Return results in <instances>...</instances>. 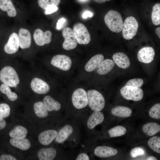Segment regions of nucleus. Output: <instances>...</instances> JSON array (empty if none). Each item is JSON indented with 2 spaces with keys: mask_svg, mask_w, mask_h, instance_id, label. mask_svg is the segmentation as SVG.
Segmentation results:
<instances>
[{
  "mask_svg": "<svg viewBox=\"0 0 160 160\" xmlns=\"http://www.w3.org/2000/svg\"><path fill=\"white\" fill-rule=\"evenodd\" d=\"M104 20L107 27L112 31L117 33L122 30L123 20L121 15L117 11L109 10L105 15Z\"/></svg>",
  "mask_w": 160,
  "mask_h": 160,
  "instance_id": "obj_1",
  "label": "nucleus"
},
{
  "mask_svg": "<svg viewBox=\"0 0 160 160\" xmlns=\"http://www.w3.org/2000/svg\"><path fill=\"white\" fill-rule=\"evenodd\" d=\"M0 80L4 84L11 87H16L20 83L18 76L15 69L6 66L0 71Z\"/></svg>",
  "mask_w": 160,
  "mask_h": 160,
  "instance_id": "obj_2",
  "label": "nucleus"
},
{
  "mask_svg": "<svg viewBox=\"0 0 160 160\" xmlns=\"http://www.w3.org/2000/svg\"><path fill=\"white\" fill-rule=\"evenodd\" d=\"M87 93L88 104L93 111H100L104 108L105 100L103 95L98 91L94 89L88 91Z\"/></svg>",
  "mask_w": 160,
  "mask_h": 160,
  "instance_id": "obj_3",
  "label": "nucleus"
},
{
  "mask_svg": "<svg viewBox=\"0 0 160 160\" xmlns=\"http://www.w3.org/2000/svg\"><path fill=\"white\" fill-rule=\"evenodd\" d=\"M138 26V22L135 17H127L123 24L122 33L124 38L127 40L132 39L137 33Z\"/></svg>",
  "mask_w": 160,
  "mask_h": 160,
  "instance_id": "obj_4",
  "label": "nucleus"
},
{
  "mask_svg": "<svg viewBox=\"0 0 160 160\" xmlns=\"http://www.w3.org/2000/svg\"><path fill=\"white\" fill-rule=\"evenodd\" d=\"M73 30L76 39L81 44H88L91 40L90 33L86 27L81 23L75 24Z\"/></svg>",
  "mask_w": 160,
  "mask_h": 160,
  "instance_id": "obj_5",
  "label": "nucleus"
},
{
  "mask_svg": "<svg viewBox=\"0 0 160 160\" xmlns=\"http://www.w3.org/2000/svg\"><path fill=\"white\" fill-rule=\"evenodd\" d=\"M120 93L125 99L128 100L139 101L143 97V90L140 88L125 86L120 89Z\"/></svg>",
  "mask_w": 160,
  "mask_h": 160,
  "instance_id": "obj_6",
  "label": "nucleus"
},
{
  "mask_svg": "<svg viewBox=\"0 0 160 160\" xmlns=\"http://www.w3.org/2000/svg\"><path fill=\"white\" fill-rule=\"evenodd\" d=\"M72 101L74 106L81 109L86 107L88 104L87 93L83 89L78 88L73 92Z\"/></svg>",
  "mask_w": 160,
  "mask_h": 160,
  "instance_id": "obj_7",
  "label": "nucleus"
},
{
  "mask_svg": "<svg viewBox=\"0 0 160 160\" xmlns=\"http://www.w3.org/2000/svg\"><path fill=\"white\" fill-rule=\"evenodd\" d=\"M65 40L63 44V48L67 50L75 48L77 45L73 30L69 27L65 28L62 32Z\"/></svg>",
  "mask_w": 160,
  "mask_h": 160,
  "instance_id": "obj_8",
  "label": "nucleus"
},
{
  "mask_svg": "<svg viewBox=\"0 0 160 160\" xmlns=\"http://www.w3.org/2000/svg\"><path fill=\"white\" fill-rule=\"evenodd\" d=\"M51 64L62 70L67 71L70 68L72 61L68 56L62 55H57L52 58Z\"/></svg>",
  "mask_w": 160,
  "mask_h": 160,
  "instance_id": "obj_9",
  "label": "nucleus"
},
{
  "mask_svg": "<svg viewBox=\"0 0 160 160\" xmlns=\"http://www.w3.org/2000/svg\"><path fill=\"white\" fill-rule=\"evenodd\" d=\"M52 36V33L51 31L47 30L44 32L41 29L37 28L34 31L33 37L37 45L42 46L51 42Z\"/></svg>",
  "mask_w": 160,
  "mask_h": 160,
  "instance_id": "obj_10",
  "label": "nucleus"
},
{
  "mask_svg": "<svg viewBox=\"0 0 160 160\" xmlns=\"http://www.w3.org/2000/svg\"><path fill=\"white\" fill-rule=\"evenodd\" d=\"M30 85L32 90L38 94H46L50 90V87L48 84L43 80L37 78L32 79Z\"/></svg>",
  "mask_w": 160,
  "mask_h": 160,
  "instance_id": "obj_11",
  "label": "nucleus"
},
{
  "mask_svg": "<svg viewBox=\"0 0 160 160\" xmlns=\"http://www.w3.org/2000/svg\"><path fill=\"white\" fill-rule=\"evenodd\" d=\"M155 52L153 48L151 47H143L137 53L139 61L145 63H149L153 60Z\"/></svg>",
  "mask_w": 160,
  "mask_h": 160,
  "instance_id": "obj_12",
  "label": "nucleus"
},
{
  "mask_svg": "<svg viewBox=\"0 0 160 160\" xmlns=\"http://www.w3.org/2000/svg\"><path fill=\"white\" fill-rule=\"evenodd\" d=\"M19 47L18 35L14 32L10 35L7 42L4 46V49L7 54H11L16 52Z\"/></svg>",
  "mask_w": 160,
  "mask_h": 160,
  "instance_id": "obj_13",
  "label": "nucleus"
},
{
  "mask_svg": "<svg viewBox=\"0 0 160 160\" xmlns=\"http://www.w3.org/2000/svg\"><path fill=\"white\" fill-rule=\"evenodd\" d=\"M19 46L22 49L28 48L31 43V35L27 29L21 28L18 33Z\"/></svg>",
  "mask_w": 160,
  "mask_h": 160,
  "instance_id": "obj_14",
  "label": "nucleus"
},
{
  "mask_svg": "<svg viewBox=\"0 0 160 160\" xmlns=\"http://www.w3.org/2000/svg\"><path fill=\"white\" fill-rule=\"evenodd\" d=\"M58 133L55 130L50 129L44 131L39 135V142L44 145L50 144L56 137Z\"/></svg>",
  "mask_w": 160,
  "mask_h": 160,
  "instance_id": "obj_15",
  "label": "nucleus"
},
{
  "mask_svg": "<svg viewBox=\"0 0 160 160\" xmlns=\"http://www.w3.org/2000/svg\"><path fill=\"white\" fill-rule=\"evenodd\" d=\"M94 154L97 156L105 158L114 156L118 153L117 149L106 146L97 147L95 150Z\"/></svg>",
  "mask_w": 160,
  "mask_h": 160,
  "instance_id": "obj_16",
  "label": "nucleus"
},
{
  "mask_svg": "<svg viewBox=\"0 0 160 160\" xmlns=\"http://www.w3.org/2000/svg\"><path fill=\"white\" fill-rule=\"evenodd\" d=\"M112 58L116 65L121 68L126 69L130 65V60L124 53L121 52L115 53L113 55Z\"/></svg>",
  "mask_w": 160,
  "mask_h": 160,
  "instance_id": "obj_17",
  "label": "nucleus"
},
{
  "mask_svg": "<svg viewBox=\"0 0 160 160\" xmlns=\"http://www.w3.org/2000/svg\"><path fill=\"white\" fill-rule=\"evenodd\" d=\"M103 113L100 111H94L89 117L87 122V127L90 129H94L97 125L104 121Z\"/></svg>",
  "mask_w": 160,
  "mask_h": 160,
  "instance_id": "obj_18",
  "label": "nucleus"
},
{
  "mask_svg": "<svg viewBox=\"0 0 160 160\" xmlns=\"http://www.w3.org/2000/svg\"><path fill=\"white\" fill-rule=\"evenodd\" d=\"M104 59V56L102 54H98L94 55L86 64L85 66V70L88 72H91L94 71L97 68Z\"/></svg>",
  "mask_w": 160,
  "mask_h": 160,
  "instance_id": "obj_19",
  "label": "nucleus"
},
{
  "mask_svg": "<svg viewBox=\"0 0 160 160\" xmlns=\"http://www.w3.org/2000/svg\"><path fill=\"white\" fill-rule=\"evenodd\" d=\"M115 64L114 61L109 59L103 60L97 68V72L100 75L106 74L110 71L114 67Z\"/></svg>",
  "mask_w": 160,
  "mask_h": 160,
  "instance_id": "obj_20",
  "label": "nucleus"
},
{
  "mask_svg": "<svg viewBox=\"0 0 160 160\" xmlns=\"http://www.w3.org/2000/svg\"><path fill=\"white\" fill-rule=\"evenodd\" d=\"M56 150L52 148L40 149L37 153V156L40 160H52L56 155Z\"/></svg>",
  "mask_w": 160,
  "mask_h": 160,
  "instance_id": "obj_21",
  "label": "nucleus"
},
{
  "mask_svg": "<svg viewBox=\"0 0 160 160\" xmlns=\"http://www.w3.org/2000/svg\"><path fill=\"white\" fill-rule=\"evenodd\" d=\"M111 113L116 116L127 118L131 116L132 111L128 107L119 105L113 108L111 110Z\"/></svg>",
  "mask_w": 160,
  "mask_h": 160,
  "instance_id": "obj_22",
  "label": "nucleus"
},
{
  "mask_svg": "<svg viewBox=\"0 0 160 160\" xmlns=\"http://www.w3.org/2000/svg\"><path fill=\"white\" fill-rule=\"evenodd\" d=\"M73 129L71 126L66 125L59 131L55 138L56 141L58 143H61L65 140L72 134Z\"/></svg>",
  "mask_w": 160,
  "mask_h": 160,
  "instance_id": "obj_23",
  "label": "nucleus"
},
{
  "mask_svg": "<svg viewBox=\"0 0 160 160\" xmlns=\"http://www.w3.org/2000/svg\"><path fill=\"white\" fill-rule=\"evenodd\" d=\"M0 9L4 12H7L8 15L14 17L17 11L11 0H0Z\"/></svg>",
  "mask_w": 160,
  "mask_h": 160,
  "instance_id": "obj_24",
  "label": "nucleus"
},
{
  "mask_svg": "<svg viewBox=\"0 0 160 160\" xmlns=\"http://www.w3.org/2000/svg\"><path fill=\"white\" fill-rule=\"evenodd\" d=\"M10 143L14 146L22 150H26L31 146L30 141L27 139L13 138L10 140Z\"/></svg>",
  "mask_w": 160,
  "mask_h": 160,
  "instance_id": "obj_25",
  "label": "nucleus"
},
{
  "mask_svg": "<svg viewBox=\"0 0 160 160\" xmlns=\"http://www.w3.org/2000/svg\"><path fill=\"white\" fill-rule=\"evenodd\" d=\"M43 101L48 111H58L61 108L60 104L49 96L45 97Z\"/></svg>",
  "mask_w": 160,
  "mask_h": 160,
  "instance_id": "obj_26",
  "label": "nucleus"
},
{
  "mask_svg": "<svg viewBox=\"0 0 160 160\" xmlns=\"http://www.w3.org/2000/svg\"><path fill=\"white\" fill-rule=\"evenodd\" d=\"M142 129L143 132L146 135L152 136L160 132V126L156 123H148L143 126Z\"/></svg>",
  "mask_w": 160,
  "mask_h": 160,
  "instance_id": "obj_27",
  "label": "nucleus"
},
{
  "mask_svg": "<svg viewBox=\"0 0 160 160\" xmlns=\"http://www.w3.org/2000/svg\"><path fill=\"white\" fill-rule=\"evenodd\" d=\"M33 108L36 114L39 118H45L48 115V111L44 103L42 102L35 103Z\"/></svg>",
  "mask_w": 160,
  "mask_h": 160,
  "instance_id": "obj_28",
  "label": "nucleus"
},
{
  "mask_svg": "<svg viewBox=\"0 0 160 160\" xmlns=\"http://www.w3.org/2000/svg\"><path fill=\"white\" fill-rule=\"evenodd\" d=\"M28 131L27 129L21 126L15 127L9 133V136L13 138H23L27 136Z\"/></svg>",
  "mask_w": 160,
  "mask_h": 160,
  "instance_id": "obj_29",
  "label": "nucleus"
},
{
  "mask_svg": "<svg viewBox=\"0 0 160 160\" xmlns=\"http://www.w3.org/2000/svg\"><path fill=\"white\" fill-rule=\"evenodd\" d=\"M151 17L152 21L153 24L156 25L160 24V3H156L153 6Z\"/></svg>",
  "mask_w": 160,
  "mask_h": 160,
  "instance_id": "obj_30",
  "label": "nucleus"
},
{
  "mask_svg": "<svg viewBox=\"0 0 160 160\" xmlns=\"http://www.w3.org/2000/svg\"><path fill=\"white\" fill-rule=\"evenodd\" d=\"M127 132L126 128L122 126H117L109 129L108 132L111 137H119L124 135Z\"/></svg>",
  "mask_w": 160,
  "mask_h": 160,
  "instance_id": "obj_31",
  "label": "nucleus"
},
{
  "mask_svg": "<svg viewBox=\"0 0 160 160\" xmlns=\"http://www.w3.org/2000/svg\"><path fill=\"white\" fill-rule=\"evenodd\" d=\"M149 147L154 151L160 153V137L155 136L151 138L148 140Z\"/></svg>",
  "mask_w": 160,
  "mask_h": 160,
  "instance_id": "obj_32",
  "label": "nucleus"
},
{
  "mask_svg": "<svg viewBox=\"0 0 160 160\" xmlns=\"http://www.w3.org/2000/svg\"><path fill=\"white\" fill-rule=\"evenodd\" d=\"M0 91L2 93L6 95L8 98L12 101H15L17 98V94L15 93L12 92L9 87L4 84L0 86Z\"/></svg>",
  "mask_w": 160,
  "mask_h": 160,
  "instance_id": "obj_33",
  "label": "nucleus"
},
{
  "mask_svg": "<svg viewBox=\"0 0 160 160\" xmlns=\"http://www.w3.org/2000/svg\"><path fill=\"white\" fill-rule=\"evenodd\" d=\"M60 0H38V4L39 6L44 9L49 6H58L60 3Z\"/></svg>",
  "mask_w": 160,
  "mask_h": 160,
  "instance_id": "obj_34",
  "label": "nucleus"
},
{
  "mask_svg": "<svg viewBox=\"0 0 160 160\" xmlns=\"http://www.w3.org/2000/svg\"><path fill=\"white\" fill-rule=\"evenodd\" d=\"M149 114L153 119H160V104L158 103L153 105L149 110Z\"/></svg>",
  "mask_w": 160,
  "mask_h": 160,
  "instance_id": "obj_35",
  "label": "nucleus"
},
{
  "mask_svg": "<svg viewBox=\"0 0 160 160\" xmlns=\"http://www.w3.org/2000/svg\"><path fill=\"white\" fill-rule=\"evenodd\" d=\"M10 108L8 105L5 103L0 104V118L8 117L10 114Z\"/></svg>",
  "mask_w": 160,
  "mask_h": 160,
  "instance_id": "obj_36",
  "label": "nucleus"
},
{
  "mask_svg": "<svg viewBox=\"0 0 160 160\" xmlns=\"http://www.w3.org/2000/svg\"><path fill=\"white\" fill-rule=\"evenodd\" d=\"M143 80L140 78H135L129 80L125 86H130L140 88L143 85Z\"/></svg>",
  "mask_w": 160,
  "mask_h": 160,
  "instance_id": "obj_37",
  "label": "nucleus"
},
{
  "mask_svg": "<svg viewBox=\"0 0 160 160\" xmlns=\"http://www.w3.org/2000/svg\"><path fill=\"white\" fill-rule=\"evenodd\" d=\"M144 149L140 147H135L131 151L130 154L131 156L135 158L137 156L144 155L145 153Z\"/></svg>",
  "mask_w": 160,
  "mask_h": 160,
  "instance_id": "obj_38",
  "label": "nucleus"
},
{
  "mask_svg": "<svg viewBox=\"0 0 160 160\" xmlns=\"http://www.w3.org/2000/svg\"><path fill=\"white\" fill-rule=\"evenodd\" d=\"M58 9V7L55 5H51L47 7L45 9V14L48 15L56 12Z\"/></svg>",
  "mask_w": 160,
  "mask_h": 160,
  "instance_id": "obj_39",
  "label": "nucleus"
},
{
  "mask_svg": "<svg viewBox=\"0 0 160 160\" xmlns=\"http://www.w3.org/2000/svg\"><path fill=\"white\" fill-rule=\"evenodd\" d=\"M15 158L11 155L3 154L0 156V160H16Z\"/></svg>",
  "mask_w": 160,
  "mask_h": 160,
  "instance_id": "obj_40",
  "label": "nucleus"
},
{
  "mask_svg": "<svg viewBox=\"0 0 160 160\" xmlns=\"http://www.w3.org/2000/svg\"><path fill=\"white\" fill-rule=\"evenodd\" d=\"M76 160H89V158L88 155L86 153H82L79 154L77 157Z\"/></svg>",
  "mask_w": 160,
  "mask_h": 160,
  "instance_id": "obj_41",
  "label": "nucleus"
},
{
  "mask_svg": "<svg viewBox=\"0 0 160 160\" xmlns=\"http://www.w3.org/2000/svg\"><path fill=\"white\" fill-rule=\"evenodd\" d=\"M65 21V19L63 17L58 20L56 24V28L57 29H60Z\"/></svg>",
  "mask_w": 160,
  "mask_h": 160,
  "instance_id": "obj_42",
  "label": "nucleus"
},
{
  "mask_svg": "<svg viewBox=\"0 0 160 160\" xmlns=\"http://www.w3.org/2000/svg\"><path fill=\"white\" fill-rule=\"evenodd\" d=\"M6 122L3 118H0V130L4 129L6 126Z\"/></svg>",
  "mask_w": 160,
  "mask_h": 160,
  "instance_id": "obj_43",
  "label": "nucleus"
},
{
  "mask_svg": "<svg viewBox=\"0 0 160 160\" xmlns=\"http://www.w3.org/2000/svg\"><path fill=\"white\" fill-rule=\"evenodd\" d=\"M93 15V13L92 12L89 11H86L83 13L82 17L84 18H86L87 17H91Z\"/></svg>",
  "mask_w": 160,
  "mask_h": 160,
  "instance_id": "obj_44",
  "label": "nucleus"
},
{
  "mask_svg": "<svg viewBox=\"0 0 160 160\" xmlns=\"http://www.w3.org/2000/svg\"><path fill=\"white\" fill-rule=\"evenodd\" d=\"M156 34L159 36V38H160V27L157 28L156 30Z\"/></svg>",
  "mask_w": 160,
  "mask_h": 160,
  "instance_id": "obj_45",
  "label": "nucleus"
},
{
  "mask_svg": "<svg viewBox=\"0 0 160 160\" xmlns=\"http://www.w3.org/2000/svg\"><path fill=\"white\" fill-rule=\"evenodd\" d=\"M94 1L98 3H104L106 1H109L111 0H93Z\"/></svg>",
  "mask_w": 160,
  "mask_h": 160,
  "instance_id": "obj_46",
  "label": "nucleus"
},
{
  "mask_svg": "<svg viewBox=\"0 0 160 160\" xmlns=\"http://www.w3.org/2000/svg\"><path fill=\"white\" fill-rule=\"evenodd\" d=\"M147 160H157V159L155 157L152 156H149L147 159Z\"/></svg>",
  "mask_w": 160,
  "mask_h": 160,
  "instance_id": "obj_47",
  "label": "nucleus"
},
{
  "mask_svg": "<svg viewBox=\"0 0 160 160\" xmlns=\"http://www.w3.org/2000/svg\"><path fill=\"white\" fill-rule=\"evenodd\" d=\"M79 0L81 1H87V0Z\"/></svg>",
  "mask_w": 160,
  "mask_h": 160,
  "instance_id": "obj_48",
  "label": "nucleus"
}]
</instances>
